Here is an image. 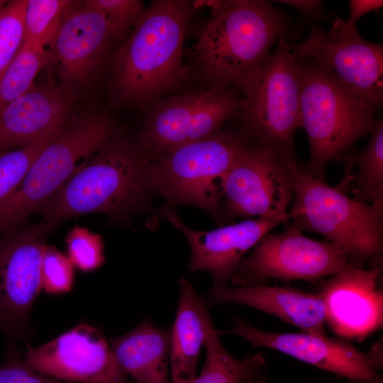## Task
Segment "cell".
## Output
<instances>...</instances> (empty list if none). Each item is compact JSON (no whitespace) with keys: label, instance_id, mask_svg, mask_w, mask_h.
Segmentation results:
<instances>
[{"label":"cell","instance_id":"1","mask_svg":"<svg viewBox=\"0 0 383 383\" xmlns=\"http://www.w3.org/2000/svg\"><path fill=\"white\" fill-rule=\"evenodd\" d=\"M196 9L194 1L155 0L144 9L112 60L118 101L147 109L191 82L183 45Z\"/></svg>","mask_w":383,"mask_h":383},{"label":"cell","instance_id":"2","mask_svg":"<svg viewBox=\"0 0 383 383\" xmlns=\"http://www.w3.org/2000/svg\"><path fill=\"white\" fill-rule=\"evenodd\" d=\"M207 2L211 16L187 52L191 82L199 89L237 88L243 76L270 54L274 43L287 36L289 21L270 1Z\"/></svg>","mask_w":383,"mask_h":383},{"label":"cell","instance_id":"3","mask_svg":"<svg viewBox=\"0 0 383 383\" xmlns=\"http://www.w3.org/2000/svg\"><path fill=\"white\" fill-rule=\"evenodd\" d=\"M150 158L138 138L117 131L36 211L48 233L74 216L104 213L118 216L135 208L152 189Z\"/></svg>","mask_w":383,"mask_h":383},{"label":"cell","instance_id":"4","mask_svg":"<svg viewBox=\"0 0 383 383\" xmlns=\"http://www.w3.org/2000/svg\"><path fill=\"white\" fill-rule=\"evenodd\" d=\"M289 168L294 199L288 211L292 226L322 235L340 248L353 265L382 266L383 201L362 202L348 196L343 186L332 187L297 164Z\"/></svg>","mask_w":383,"mask_h":383},{"label":"cell","instance_id":"5","mask_svg":"<svg viewBox=\"0 0 383 383\" xmlns=\"http://www.w3.org/2000/svg\"><path fill=\"white\" fill-rule=\"evenodd\" d=\"M287 36L240 80L244 96L235 118L249 139L274 152L287 165L296 163L294 138L301 128V69Z\"/></svg>","mask_w":383,"mask_h":383},{"label":"cell","instance_id":"6","mask_svg":"<svg viewBox=\"0 0 383 383\" xmlns=\"http://www.w3.org/2000/svg\"><path fill=\"white\" fill-rule=\"evenodd\" d=\"M296 60L301 69V123L310 149L302 169L324 180L327 165L343 160L358 139L370 133L377 110L314 61Z\"/></svg>","mask_w":383,"mask_h":383},{"label":"cell","instance_id":"7","mask_svg":"<svg viewBox=\"0 0 383 383\" xmlns=\"http://www.w3.org/2000/svg\"><path fill=\"white\" fill-rule=\"evenodd\" d=\"M250 141L239 129H221L150 158L151 189L167 206L193 205L222 222L221 181Z\"/></svg>","mask_w":383,"mask_h":383},{"label":"cell","instance_id":"8","mask_svg":"<svg viewBox=\"0 0 383 383\" xmlns=\"http://www.w3.org/2000/svg\"><path fill=\"white\" fill-rule=\"evenodd\" d=\"M106 113L72 116L34 160L15 192L0 206V233L16 229L117 131Z\"/></svg>","mask_w":383,"mask_h":383},{"label":"cell","instance_id":"9","mask_svg":"<svg viewBox=\"0 0 383 383\" xmlns=\"http://www.w3.org/2000/svg\"><path fill=\"white\" fill-rule=\"evenodd\" d=\"M237 88L171 94L147 109L139 142L149 158L209 136L238 109Z\"/></svg>","mask_w":383,"mask_h":383},{"label":"cell","instance_id":"10","mask_svg":"<svg viewBox=\"0 0 383 383\" xmlns=\"http://www.w3.org/2000/svg\"><path fill=\"white\" fill-rule=\"evenodd\" d=\"M350 265L349 256L338 245L307 238L291 226L262 236L252 253L242 259L231 280L240 286L262 284L269 278L314 281Z\"/></svg>","mask_w":383,"mask_h":383},{"label":"cell","instance_id":"11","mask_svg":"<svg viewBox=\"0 0 383 383\" xmlns=\"http://www.w3.org/2000/svg\"><path fill=\"white\" fill-rule=\"evenodd\" d=\"M289 167L268 147L251 140L221 181V210L229 218L287 221L293 198Z\"/></svg>","mask_w":383,"mask_h":383},{"label":"cell","instance_id":"12","mask_svg":"<svg viewBox=\"0 0 383 383\" xmlns=\"http://www.w3.org/2000/svg\"><path fill=\"white\" fill-rule=\"evenodd\" d=\"M328 33L311 25L308 38L294 47L296 59H309L330 72L379 111L383 105V45L349 33L335 15Z\"/></svg>","mask_w":383,"mask_h":383},{"label":"cell","instance_id":"13","mask_svg":"<svg viewBox=\"0 0 383 383\" xmlns=\"http://www.w3.org/2000/svg\"><path fill=\"white\" fill-rule=\"evenodd\" d=\"M23 362L59 380L79 383H128L101 331L79 323L50 341L26 345Z\"/></svg>","mask_w":383,"mask_h":383},{"label":"cell","instance_id":"14","mask_svg":"<svg viewBox=\"0 0 383 383\" xmlns=\"http://www.w3.org/2000/svg\"><path fill=\"white\" fill-rule=\"evenodd\" d=\"M46 233L37 223L11 231L0 239V330L8 337L18 336L25 331L42 289Z\"/></svg>","mask_w":383,"mask_h":383},{"label":"cell","instance_id":"15","mask_svg":"<svg viewBox=\"0 0 383 383\" xmlns=\"http://www.w3.org/2000/svg\"><path fill=\"white\" fill-rule=\"evenodd\" d=\"M224 333L240 336L254 347L278 350L318 368L361 383H382L377 372L379 353H364L345 339L307 333H275L252 326L241 318Z\"/></svg>","mask_w":383,"mask_h":383},{"label":"cell","instance_id":"16","mask_svg":"<svg viewBox=\"0 0 383 383\" xmlns=\"http://www.w3.org/2000/svg\"><path fill=\"white\" fill-rule=\"evenodd\" d=\"M382 266L365 269L350 265L320 286L326 321L339 338L364 340L382 328Z\"/></svg>","mask_w":383,"mask_h":383},{"label":"cell","instance_id":"17","mask_svg":"<svg viewBox=\"0 0 383 383\" xmlns=\"http://www.w3.org/2000/svg\"><path fill=\"white\" fill-rule=\"evenodd\" d=\"M65 86L87 82L102 67L113 45L102 13L87 1L65 13L50 43Z\"/></svg>","mask_w":383,"mask_h":383},{"label":"cell","instance_id":"18","mask_svg":"<svg viewBox=\"0 0 383 383\" xmlns=\"http://www.w3.org/2000/svg\"><path fill=\"white\" fill-rule=\"evenodd\" d=\"M162 213L187 239L191 248L188 269L210 272L213 288L226 287L245 253L281 223L273 219L256 218L204 231L187 226L171 206L164 207Z\"/></svg>","mask_w":383,"mask_h":383},{"label":"cell","instance_id":"19","mask_svg":"<svg viewBox=\"0 0 383 383\" xmlns=\"http://www.w3.org/2000/svg\"><path fill=\"white\" fill-rule=\"evenodd\" d=\"M72 108L65 88L33 87L0 111V154L55 133L72 117Z\"/></svg>","mask_w":383,"mask_h":383},{"label":"cell","instance_id":"20","mask_svg":"<svg viewBox=\"0 0 383 383\" xmlns=\"http://www.w3.org/2000/svg\"><path fill=\"white\" fill-rule=\"evenodd\" d=\"M207 306L243 304L275 316L299 327L304 333L326 335V309L319 294L292 288L262 284L212 288L206 295Z\"/></svg>","mask_w":383,"mask_h":383},{"label":"cell","instance_id":"21","mask_svg":"<svg viewBox=\"0 0 383 383\" xmlns=\"http://www.w3.org/2000/svg\"><path fill=\"white\" fill-rule=\"evenodd\" d=\"M179 299L171 328L170 362L171 383H191L201 348L213 326L205 302L187 279H179Z\"/></svg>","mask_w":383,"mask_h":383},{"label":"cell","instance_id":"22","mask_svg":"<svg viewBox=\"0 0 383 383\" xmlns=\"http://www.w3.org/2000/svg\"><path fill=\"white\" fill-rule=\"evenodd\" d=\"M170 334L171 328H160L145 319L109 342L122 370L137 383H169Z\"/></svg>","mask_w":383,"mask_h":383},{"label":"cell","instance_id":"23","mask_svg":"<svg viewBox=\"0 0 383 383\" xmlns=\"http://www.w3.org/2000/svg\"><path fill=\"white\" fill-rule=\"evenodd\" d=\"M219 336L220 331L212 326L204 345V365L191 383H265L263 355L257 353L237 360L224 348Z\"/></svg>","mask_w":383,"mask_h":383},{"label":"cell","instance_id":"24","mask_svg":"<svg viewBox=\"0 0 383 383\" xmlns=\"http://www.w3.org/2000/svg\"><path fill=\"white\" fill-rule=\"evenodd\" d=\"M367 147L348 155L353 165L357 168L358 184L354 198L372 204L383 201V122L377 119L370 131Z\"/></svg>","mask_w":383,"mask_h":383},{"label":"cell","instance_id":"25","mask_svg":"<svg viewBox=\"0 0 383 383\" xmlns=\"http://www.w3.org/2000/svg\"><path fill=\"white\" fill-rule=\"evenodd\" d=\"M49 59L46 48L23 43L0 77V111L33 87L37 74Z\"/></svg>","mask_w":383,"mask_h":383},{"label":"cell","instance_id":"26","mask_svg":"<svg viewBox=\"0 0 383 383\" xmlns=\"http://www.w3.org/2000/svg\"><path fill=\"white\" fill-rule=\"evenodd\" d=\"M73 3L67 0H28L23 42L47 48L52 41L65 13Z\"/></svg>","mask_w":383,"mask_h":383},{"label":"cell","instance_id":"27","mask_svg":"<svg viewBox=\"0 0 383 383\" xmlns=\"http://www.w3.org/2000/svg\"><path fill=\"white\" fill-rule=\"evenodd\" d=\"M55 133L0 154V206L18 187L34 160Z\"/></svg>","mask_w":383,"mask_h":383},{"label":"cell","instance_id":"28","mask_svg":"<svg viewBox=\"0 0 383 383\" xmlns=\"http://www.w3.org/2000/svg\"><path fill=\"white\" fill-rule=\"evenodd\" d=\"M26 3L10 1L0 15V77L23 45Z\"/></svg>","mask_w":383,"mask_h":383},{"label":"cell","instance_id":"29","mask_svg":"<svg viewBox=\"0 0 383 383\" xmlns=\"http://www.w3.org/2000/svg\"><path fill=\"white\" fill-rule=\"evenodd\" d=\"M106 20L113 44L120 47L129 37L137 20L145 9L138 0H89Z\"/></svg>","mask_w":383,"mask_h":383},{"label":"cell","instance_id":"30","mask_svg":"<svg viewBox=\"0 0 383 383\" xmlns=\"http://www.w3.org/2000/svg\"><path fill=\"white\" fill-rule=\"evenodd\" d=\"M67 256L77 268L92 272L104 262V243L101 236L88 228L75 226L66 238Z\"/></svg>","mask_w":383,"mask_h":383},{"label":"cell","instance_id":"31","mask_svg":"<svg viewBox=\"0 0 383 383\" xmlns=\"http://www.w3.org/2000/svg\"><path fill=\"white\" fill-rule=\"evenodd\" d=\"M73 284L74 265L68 256L46 245L41 264L42 289L48 294H61L70 292Z\"/></svg>","mask_w":383,"mask_h":383},{"label":"cell","instance_id":"32","mask_svg":"<svg viewBox=\"0 0 383 383\" xmlns=\"http://www.w3.org/2000/svg\"><path fill=\"white\" fill-rule=\"evenodd\" d=\"M0 383H63L27 367L12 349L6 362L0 364Z\"/></svg>","mask_w":383,"mask_h":383},{"label":"cell","instance_id":"33","mask_svg":"<svg viewBox=\"0 0 383 383\" xmlns=\"http://www.w3.org/2000/svg\"><path fill=\"white\" fill-rule=\"evenodd\" d=\"M350 14L347 21L343 20V27L349 33H357V22L369 12L379 10L383 6L382 0H350Z\"/></svg>","mask_w":383,"mask_h":383},{"label":"cell","instance_id":"34","mask_svg":"<svg viewBox=\"0 0 383 383\" xmlns=\"http://www.w3.org/2000/svg\"><path fill=\"white\" fill-rule=\"evenodd\" d=\"M270 2L292 6L301 13L310 18L318 17L323 13V1L320 0H279Z\"/></svg>","mask_w":383,"mask_h":383},{"label":"cell","instance_id":"35","mask_svg":"<svg viewBox=\"0 0 383 383\" xmlns=\"http://www.w3.org/2000/svg\"><path fill=\"white\" fill-rule=\"evenodd\" d=\"M7 4L6 1L0 0V15Z\"/></svg>","mask_w":383,"mask_h":383}]
</instances>
